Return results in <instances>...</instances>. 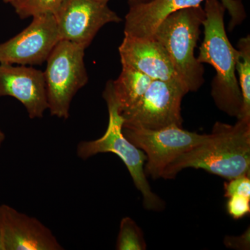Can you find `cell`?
<instances>
[{
    "label": "cell",
    "instance_id": "cell-22",
    "mask_svg": "<svg viewBox=\"0 0 250 250\" xmlns=\"http://www.w3.org/2000/svg\"><path fill=\"white\" fill-rule=\"evenodd\" d=\"M5 140V135L4 132L1 131V129H0V147L2 146L3 143H4Z\"/></svg>",
    "mask_w": 250,
    "mask_h": 250
},
{
    "label": "cell",
    "instance_id": "cell-15",
    "mask_svg": "<svg viewBox=\"0 0 250 250\" xmlns=\"http://www.w3.org/2000/svg\"><path fill=\"white\" fill-rule=\"evenodd\" d=\"M236 72L241 90L243 105L238 119L250 120V36L238 41L236 61Z\"/></svg>",
    "mask_w": 250,
    "mask_h": 250
},
{
    "label": "cell",
    "instance_id": "cell-3",
    "mask_svg": "<svg viewBox=\"0 0 250 250\" xmlns=\"http://www.w3.org/2000/svg\"><path fill=\"white\" fill-rule=\"evenodd\" d=\"M103 98L108 107L107 129L100 139L79 143L77 148V156L83 160H86L100 153L116 154L127 167L135 187L142 194L145 208L155 211L164 210L165 203L152 191L145 172L147 156L143 151L130 142L123 134L124 120L113 93L112 81L108 82L103 93Z\"/></svg>",
    "mask_w": 250,
    "mask_h": 250
},
{
    "label": "cell",
    "instance_id": "cell-23",
    "mask_svg": "<svg viewBox=\"0 0 250 250\" xmlns=\"http://www.w3.org/2000/svg\"><path fill=\"white\" fill-rule=\"evenodd\" d=\"M95 1H100V2L108 3L109 0H95Z\"/></svg>",
    "mask_w": 250,
    "mask_h": 250
},
{
    "label": "cell",
    "instance_id": "cell-16",
    "mask_svg": "<svg viewBox=\"0 0 250 250\" xmlns=\"http://www.w3.org/2000/svg\"><path fill=\"white\" fill-rule=\"evenodd\" d=\"M116 250H147V243L145 240L142 229L129 217H125L121 220L117 239Z\"/></svg>",
    "mask_w": 250,
    "mask_h": 250
},
{
    "label": "cell",
    "instance_id": "cell-24",
    "mask_svg": "<svg viewBox=\"0 0 250 250\" xmlns=\"http://www.w3.org/2000/svg\"><path fill=\"white\" fill-rule=\"evenodd\" d=\"M3 1H4V2H6V3H12L13 1H14L15 0H3Z\"/></svg>",
    "mask_w": 250,
    "mask_h": 250
},
{
    "label": "cell",
    "instance_id": "cell-11",
    "mask_svg": "<svg viewBox=\"0 0 250 250\" xmlns=\"http://www.w3.org/2000/svg\"><path fill=\"white\" fill-rule=\"evenodd\" d=\"M0 236L2 250H62L57 237L40 220L0 205Z\"/></svg>",
    "mask_w": 250,
    "mask_h": 250
},
{
    "label": "cell",
    "instance_id": "cell-8",
    "mask_svg": "<svg viewBox=\"0 0 250 250\" xmlns=\"http://www.w3.org/2000/svg\"><path fill=\"white\" fill-rule=\"evenodd\" d=\"M59 41L54 15L34 16L27 28L0 45V63L42 65Z\"/></svg>",
    "mask_w": 250,
    "mask_h": 250
},
{
    "label": "cell",
    "instance_id": "cell-21",
    "mask_svg": "<svg viewBox=\"0 0 250 250\" xmlns=\"http://www.w3.org/2000/svg\"><path fill=\"white\" fill-rule=\"evenodd\" d=\"M149 0H128L129 1L130 6H133V5L141 4V3L147 2Z\"/></svg>",
    "mask_w": 250,
    "mask_h": 250
},
{
    "label": "cell",
    "instance_id": "cell-12",
    "mask_svg": "<svg viewBox=\"0 0 250 250\" xmlns=\"http://www.w3.org/2000/svg\"><path fill=\"white\" fill-rule=\"evenodd\" d=\"M119 54L122 65L133 67L152 80L171 82L187 88L174 70L166 49L154 38L125 35Z\"/></svg>",
    "mask_w": 250,
    "mask_h": 250
},
{
    "label": "cell",
    "instance_id": "cell-13",
    "mask_svg": "<svg viewBox=\"0 0 250 250\" xmlns=\"http://www.w3.org/2000/svg\"><path fill=\"white\" fill-rule=\"evenodd\" d=\"M9 96L22 104L31 119L48 109L44 72L25 65L0 63V98Z\"/></svg>",
    "mask_w": 250,
    "mask_h": 250
},
{
    "label": "cell",
    "instance_id": "cell-25",
    "mask_svg": "<svg viewBox=\"0 0 250 250\" xmlns=\"http://www.w3.org/2000/svg\"><path fill=\"white\" fill-rule=\"evenodd\" d=\"M0 250H2V248H1V236H0Z\"/></svg>",
    "mask_w": 250,
    "mask_h": 250
},
{
    "label": "cell",
    "instance_id": "cell-7",
    "mask_svg": "<svg viewBox=\"0 0 250 250\" xmlns=\"http://www.w3.org/2000/svg\"><path fill=\"white\" fill-rule=\"evenodd\" d=\"M188 90L183 85L153 80L139 103L122 113L123 128L156 130L182 126V102Z\"/></svg>",
    "mask_w": 250,
    "mask_h": 250
},
{
    "label": "cell",
    "instance_id": "cell-14",
    "mask_svg": "<svg viewBox=\"0 0 250 250\" xmlns=\"http://www.w3.org/2000/svg\"><path fill=\"white\" fill-rule=\"evenodd\" d=\"M152 81L139 70L123 65L121 75L116 80L112 81L113 93L121 114L139 103Z\"/></svg>",
    "mask_w": 250,
    "mask_h": 250
},
{
    "label": "cell",
    "instance_id": "cell-18",
    "mask_svg": "<svg viewBox=\"0 0 250 250\" xmlns=\"http://www.w3.org/2000/svg\"><path fill=\"white\" fill-rule=\"evenodd\" d=\"M224 190L227 198L234 195L250 198V174L229 179L224 184Z\"/></svg>",
    "mask_w": 250,
    "mask_h": 250
},
{
    "label": "cell",
    "instance_id": "cell-2",
    "mask_svg": "<svg viewBox=\"0 0 250 250\" xmlns=\"http://www.w3.org/2000/svg\"><path fill=\"white\" fill-rule=\"evenodd\" d=\"M204 39L197 60L215 71L211 95L217 107L238 119L243 99L236 75L237 49L231 45L225 27V9L220 0H205Z\"/></svg>",
    "mask_w": 250,
    "mask_h": 250
},
{
    "label": "cell",
    "instance_id": "cell-17",
    "mask_svg": "<svg viewBox=\"0 0 250 250\" xmlns=\"http://www.w3.org/2000/svg\"><path fill=\"white\" fill-rule=\"evenodd\" d=\"M63 0H15L11 3L20 18L25 19L39 15H55Z\"/></svg>",
    "mask_w": 250,
    "mask_h": 250
},
{
    "label": "cell",
    "instance_id": "cell-9",
    "mask_svg": "<svg viewBox=\"0 0 250 250\" xmlns=\"http://www.w3.org/2000/svg\"><path fill=\"white\" fill-rule=\"evenodd\" d=\"M54 16L60 40L80 44L85 48L103 26L122 21L107 3L95 0H63Z\"/></svg>",
    "mask_w": 250,
    "mask_h": 250
},
{
    "label": "cell",
    "instance_id": "cell-20",
    "mask_svg": "<svg viewBox=\"0 0 250 250\" xmlns=\"http://www.w3.org/2000/svg\"><path fill=\"white\" fill-rule=\"evenodd\" d=\"M224 244L227 248L230 249L249 250L250 249V227L241 236L225 237Z\"/></svg>",
    "mask_w": 250,
    "mask_h": 250
},
{
    "label": "cell",
    "instance_id": "cell-5",
    "mask_svg": "<svg viewBox=\"0 0 250 250\" xmlns=\"http://www.w3.org/2000/svg\"><path fill=\"white\" fill-rule=\"evenodd\" d=\"M85 47L61 40L47 59L44 72L48 109L52 116L66 120L72 99L88 82L84 61Z\"/></svg>",
    "mask_w": 250,
    "mask_h": 250
},
{
    "label": "cell",
    "instance_id": "cell-6",
    "mask_svg": "<svg viewBox=\"0 0 250 250\" xmlns=\"http://www.w3.org/2000/svg\"><path fill=\"white\" fill-rule=\"evenodd\" d=\"M123 131L130 142L146 154L145 172L154 179L162 178L164 170L176 158L210 136L190 132L176 125L156 130L123 128Z\"/></svg>",
    "mask_w": 250,
    "mask_h": 250
},
{
    "label": "cell",
    "instance_id": "cell-10",
    "mask_svg": "<svg viewBox=\"0 0 250 250\" xmlns=\"http://www.w3.org/2000/svg\"><path fill=\"white\" fill-rule=\"evenodd\" d=\"M229 14V29L241 24L246 13L241 0H220ZM205 0H149L130 6L125 17V35L151 38L159 24L169 15L179 10L195 7Z\"/></svg>",
    "mask_w": 250,
    "mask_h": 250
},
{
    "label": "cell",
    "instance_id": "cell-4",
    "mask_svg": "<svg viewBox=\"0 0 250 250\" xmlns=\"http://www.w3.org/2000/svg\"><path fill=\"white\" fill-rule=\"evenodd\" d=\"M205 18L201 5L179 10L166 18L152 36L166 49L189 92L197 91L205 82L203 64L195 56Z\"/></svg>",
    "mask_w": 250,
    "mask_h": 250
},
{
    "label": "cell",
    "instance_id": "cell-1",
    "mask_svg": "<svg viewBox=\"0 0 250 250\" xmlns=\"http://www.w3.org/2000/svg\"><path fill=\"white\" fill-rule=\"evenodd\" d=\"M188 167L202 169L228 180L250 174V120L238 119L233 125L217 122L209 138L176 158L162 178H175Z\"/></svg>",
    "mask_w": 250,
    "mask_h": 250
},
{
    "label": "cell",
    "instance_id": "cell-19",
    "mask_svg": "<svg viewBox=\"0 0 250 250\" xmlns=\"http://www.w3.org/2000/svg\"><path fill=\"white\" fill-rule=\"evenodd\" d=\"M226 208L228 214L234 220H240L250 213V198L234 195L229 197Z\"/></svg>",
    "mask_w": 250,
    "mask_h": 250
}]
</instances>
